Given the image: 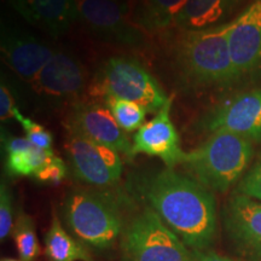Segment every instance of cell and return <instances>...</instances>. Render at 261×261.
I'll return each mask as SVG.
<instances>
[{
	"label": "cell",
	"mask_w": 261,
	"mask_h": 261,
	"mask_svg": "<svg viewBox=\"0 0 261 261\" xmlns=\"http://www.w3.org/2000/svg\"><path fill=\"white\" fill-rule=\"evenodd\" d=\"M139 196L191 250L208 249L217 234V205L213 192L194 178L163 168L144 172L132 180Z\"/></svg>",
	"instance_id": "6da1fadb"
},
{
	"label": "cell",
	"mask_w": 261,
	"mask_h": 261,
	"mask_svg": "<svg viewBox=\"0 0 261 261\" xmlns=\"http://www.w3.org/2000/svg\"><path fill=\"white\" fill-rule=\"evenodd\" d=\"M230 22L198 31H179L171 48L172 64L188 89L226 87L238 83L228 46Z\"/></svg>",
	"instance_id": "7a4b0ae2"
},
{
	"label": "cell",
	"mask_w": 261,
	"mask_h": 261,
	"mask_svg": "<svg viewBox=\"0 0 261 261\" xmlns=\"http://www.w3.org/2000/svg\"><path fill=\"white\" fill-rule=\"evenodd\" d=\"M130 198L114 188H76L64 197L62 213L70 233L84 246L106 252L125 231V212Z\"/></svg>",
	"instance_id": "3957f363"
},
{
	"label": "cell",
	"mask_w": 261,
	"mask_h": 261,
	"mask_svg": "<svg viewBox=\"0 0 261 261\" xmlns=\"http://www.w3.org/2000/svg\"><path fill=\"white\" fill-rule=\"evenodd\" d=\"M253 142L218 130L187 152L182 166L191 178L212 192H226L240 182L253 159Z\"/></svg>",
	"instance_id": "277c9868"
},
{
	"label": "cell",
	"mask_w": 261,
	"mask_h": 261,
	"mask_svg": "<svg viewBox=\"0 0 261 261\" xmlns=\"http://www.w3.org/2000/svg\"><path fill=\"white\" fill-rule=\"evenodd\" d=\"M93 97H116L144 107L156 114L169 96L139 61L130 57H110L100 65L90 86Z\"/></svg>",
	"instance_id": "5b68a950"
},
{
	"label": "cell",
	"mask_w": 261,
	"mask_h": 261,
	"mask_svg": "<svg viewBox=\"0 0 261 261\" xmlns=\"http://www.w3.org/2000/svg\"><path fill=\"white\" fill-rule=\"evenodd\" d=\"M121 250L125 261H192L187 244L146 205L127 223Z\"/></svg>",
	"instance_id": "8992f818"
},
{
	"label": "cell",
	"mask_w": 261,
	"mask_h": 261,
	"mask_svg": "<svg viewBox=\"0 0 261 261\" xmlns=\"http://www.w3.org/2000/svg\"><path fill=\"white\" fill-rule=\"evenodd\" d=\"M77 8L79 21L100 40L129 50L148 45L145 33L130 19L127 0H77Z\"/></svg>",
	"instance_id": "52a82bcc"
},
{
	"label": "cell",
	"mask_w": 261,
	"mask_h": 261,
	"mask_svg": "<svg viewBox=\"0 0 261 261\" xmlns=\"http://www.w3.org/2000/svg\"><path fill=\"white\" fill-rule=\"evenodd\" d=\"M196 130L233 133L250 142H261V87L244 91L210 108L194 122Z\"/></svg>",
	"instance_id": "ba28073f"
},
{
	"label": "cell",
	"mask_w": 261,
	"mask_h": 261,
	"mask_svg": "<svg viewBox=\"0 0 261 261\" xmlns=\"http://www.w3.org/2000/svg\"><path fill=\"white\" fill-rule=\"evenodd\" d=\"M67 132L65 152L75 178L92 188H115L123 172L119 152L73 130Z\"/></svg>",
	"instance_id": "9c48e42d"
},
{
	"label": "cell",
	"mask_w": 261,
	"mask_h": 261,
	"mask_svg": "<svg viewBox=\"0 0 261 261\" xmlns=\"http://www.w3.org/2000/svg\"><path fill=\"white\" fill-rule=\"evenodd\" d=\"M67 130L79 133L93 142L116 150L127 160H133L132 143L126 132L103 102L76 100L70 106L65 117Z\"/></svg>",
	"instance_id": "30bf717a"
},
{
	"label": "cell",
	"mask_w": 261,
	"mask_h": 261,
	"mask_svg": "<svg viewBox=\"0 0 261 261\" xmlns=\"http://www.w3.org/2000/svg\"><path fill=\"white\" fill-rule=\"evenodd\" d=\"M87 79L89 74L79 58L67 51H56L32 84L35 93L47 102L74 103L86 87Z\"/></svg>",
	"instance_id": "8fae6325"
},
{
	"label": "cell",
	"mask_w": 261,
	"mask_h": 261,
	"mask_svg": "<svg viewBox=\"0 0 261 261\" xmlns=\"http://www.w3.org/2000/svg\"><path fill=\"white\" fill-rule=\"evenodd\" d=\"M228 46L238 80L261 73V0L230 19Z\"/></svg>",
	"instance_id": "7c38bea8"
},
{
	"label": "cell",
	"mask_w": 261,
	"mask_h": 261,
	"mask_svg": "<svg viewBox=\"0 0 261 261\" xmlns=\"http://www.w3.org/2000/svg\"><path fill=\"white\" fill-rule=\"evenodd\" d=\"M225 232L236 252L248 261H261V202L234 194L223 210Z\"/></svg>",
	"instance_id": "4fadbf2b"
},
{
	"label": "cell",
	"mask_w": 261,
	"mask_h": 261,
	"mask_svg": "<svg viewBox=\"0 0 261 261\" xmlns=\"http://www.w3.org/2000/svg\"><path fill=\"white\" fill-rule=\"evenodd\" d=\"M173 102L174 96L172 94L154 119L145 122L135 133L132 140L133 156L144 154L159 158L167 168L182 165L187 152L181 149L180 138L171 119Z\"/></svg>",
	"instance_id": "5bb4252c"
},
{
	"label": "cell",
	"mask_w": 261,
	"mask_h": 261,
	"mask_svg": "<svg viewBox=\"0 0 261 261\" xmlns=\"http://www.w3.org/2000/svg\"><path fill=\"white\" fill-rule=\"evenodd\" d=\"M0 51L5 64L22 80L33 83L56 50L17 28H2Z\"/></svg>",
	"instance_id": "9a60e30c"
},
{
	"label": "cell",
	"mask_w": 261,
	"mask_h": 261,
	"mask_svg": "<svg viewBox=\"0 0 261 261\" xmlns=\"http://www.w3.org/2000/svg\"><path fill=\"white\" fill-rule=\"evenodd\" d=\"M28 23L54 38L65 34L80 19L77 0H8Z\"/></svg>",
	"instance_id": "2e32d148"
},
{
	"label": "cell",
	"mask_w": 261,
	"mask_h": 261,
	"mask_svg": "<svg viewBox=\"0 0 261 261\" xmlns=\"http://www.w3.org/2000/svg\"><path fill=\"white\" fill-rule=\"evenodd\" d=\"M246 0H188L174 27L179 31H198L227 23L228 18Z\"/></svg>",
	"instance_id": "e0dca14e"
},
{
	"label": "cell",
	"mask_w": 261,
	"mask_h": 261,
	"mask_svg": "<svg viewBox=\"0 0 261 261\" xmlns=\"http://www.w3.org/2000/svg\"><path fill=\"white\" fill-rule=\"evenodd\" d=\"M188 0H130V19L146 35L174 27Z\"/></svg>",
	"instance_id": "ac0fdd59"
},
{
	"label": "cell",
	"mask_w": 261,
	"mask_h": 261,
	"mask_svg": "<svg viewBox=\"0 0 261 261\" xmlns=\"http://www.w3.org/2000/svg\"><path fill=\"white\" fill-rule=\"evenodd\" d=\"M45 255L47 261H93L89 248L63 227L56 211H52L51 225L45 236Z\"/></svg>",
	"instance_id": "d6986e66"
},
{
	"label": "cell",
	"mask_w": 261,
	"mask_h": 261,
	"mask_svg": "<svg viewBox=\"0 0 261 261\" xmlns=\"http://www.w3.org/2000/svg\"><path fill=\"white\" fill-rule=\"evenodd\" d=\"M54 150L39 149L31 145L24 150L6 154L5 169L6 173L11 177H33L37 174L45 162L50 158Z\"/></svg>",
	"instance_id": "ffe728a7"
},
{
	"label": "cell",
	"mask_w": 261,
	"mask_h": 261,
	"mask_svg": "<svg viewBox=\"0 0 261 261\" xmlns=\"http://www.w3.org/2000/svg\"><path fill=\"white\" fill-rule=\"evenodd\" d=\"M16 248L22 261H35L40 255V246L35 231V223L28 214H18L12 230Z\"/></svg>",
	"instance_id": "44dd1931"
},
{
	"label": "cell",
	"mask_w": 261,
	"mask_h": 261,
	"mask_svg": "<svg viewBox=\"0 0 261 261\" xmlns=\"http://www.w3.org/2000/svg\"><path fill=\"white\" fill-rule=\"evenodd\" d=\"M103 103L109 108L116 122L126 133L137 132L145 123L148 112L138 103L116 97L103 98Z\"/></svg>",
	"instance_id": "7402d4cb"
},
{
	"label": "cell",
	"mask_w": 261,
	"mask_h": 261,
	"mask_svg": "<svg viewBox=\"0 0 261 261\" xmlns=\"http://www.w3.org/2000/svg\"><path fill=\"white\" fill-rule=\"evenodd\" d=\"M15 120L21 125L22 128H23L25 133V138H27L33 145L37 146L39 149L51 151L54 137H52L50 130L45 128L44 126H41L40 123L35 122L34 120L31 119V117L24 116L18 108L15 112Z\"/></svg>",
	"instance_id": "603a6c76"
},
{
	"label": "cell",
	"mask_w": 261,
	"mask_h": 261,
	"mask_svg": "<svg viewBox=\"0 0 261 261\" xmlns=\"http://www.w3.org/2000/svg\"><path fill=\"white\" fill-rule=\"evenodd\" d=\"M14 202L8 184L0 185V240L4 242L14 230Z\"/></svg>",
	"instance_id": "cb8c5ba5"
},
{
	"label": "cell",
	"mask_w": 261,
	"mask_h": 261,
	"mask_svg": "<svg viewBox=\"0 0 261 261\" xmlns=\"http://www.w3.org/2000/svg\"><path fill=\"white\" fill-rule=\"evenodd\" d=\"M67 174L68 167L65 162L55 152H52L45 165L34 175V179L45 184H58L67 177Z\"/></svg>",
	"instance_id": "d4e9b609"
},
{
	"label": "cell",
	"mask_w": 261,
	"mask_h": 261,
	"mask_svg": "<svg viewBox=\"0 0 261 261\" xmlns=\"http://www.w3.org/2000/svg\"><path fill=\"white\" fill-rule=\"evenodd\" d=\"M236 192L261 202V156L238 182Z\"/></svg>",
	"instance_id": "484cf974"
},
{
	"label": "cell",
	"mask_w": 261,
	"mask_h": 261,
	"mask_svg": "<svg viewBox=\"0 0 261 261\" xmlns=\"http://www.w3.org/2000/svg\"><path fill=\"white\" fill-rule=\"evenodd\" d=\"M17 108L14 91L11 90L9 84L4 81V77H2V85H0V120H2V123L15 119V112Z\"/></svg>",
	"instance_id": "4316f807"
},
{
	"label": "cell",
	"mask_w": 261,
	"mask_h": 261,
	"mask_svg": "<svg viewBox=\"0 0 261 261\" xmlns=\"http://www.w3.org/2000/svg\"><path fill=\"white\" fill-rule=\"evenodd\" d=\"M192 261H234L230 257L220 255V254L212 252V250H191Z\"/></svg>",
	"instance_id": "83f0119b"
},
{
	"label": "cell",
	"mask_w": 261,
	"mask_h": 261,
	"mask_svg": "<svg viewBox=\"0 0 261 261\" xmlns=\"http://www.w3.org/2000/svg\"><path fill=\"white\" fill-rule=\"evenodd\" d=\"M2 261H22V260H16V259H11V257H4V259H2Z\"/></svg>",
	"instance_id": "f1b7e54d"
}]
</instances>
